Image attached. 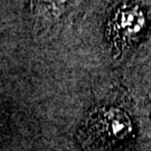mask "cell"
Listing matches in <instances>:
<instances>
[{
  "label": "cell",
  "mask_w": 151,
  "mask_h": 151,
  "mask_svg": "<svg viewBox=\"0 0 151 151\" xmlns=\"http://www.w3.org/2000/svg\"><path fill=\"white\" fill-rule=\"evenodd\" d=\"M45 1L50 2V4H62V2H64L65 0H45Z\"/></svg>",
  "instance_id": "6da1fadb"
}]
</instances>
